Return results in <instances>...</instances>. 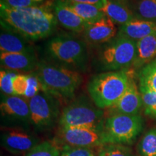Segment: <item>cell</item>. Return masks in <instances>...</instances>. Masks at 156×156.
I'll return each instance as SVG.
<instances>
[{"label": "cell", "mask_w": 156, "mask_h": 156, "mask_svg": "<svg viewBox=\"0 0 156 156\" xmlns=\"http://www.w3.org/2000/svg\"><path fill=\"white\" fill-rule=\"evenodd\" d=\"M51 5L15 9L0 3L1 25L21 35L28 41L40 40L49 36L57 25V20Z\"/></svg>", "instance_id": "1"}, {"label": "cell", "mask_w": 156, "mask_h": 156, "mask_svg": "<svg viewBox=\"0 0 156 156\" xmlns=\"http://www.w3.org/2000/svg\"><path fill=\"white\" fill-rule=\"evenodd\" d=\"M34 75L41 84L43 92L62 100L73 98L83 80L76 70L46 61L38 62Z\"/></svg>", "instance_id": "2"}, {"label": "cell", "mask_w": 156, "mask_h": 156, "mask_svg": "<svg viewBox=\"0 0 156 156\" xmlns=\"http://www.w3.org/2000/svg\"><path fill=\"white\" fill-rule=\"evenodd\" d=\"M132 79L126 69L98 74L90 80L87 92L98 108H109L124 95Z\"/></svg>", "instance_id": "3"}, {"label": "cell", "mask_w": 156, "mask_h": 156, "mask_svg": "<svg viewBox=\"0 0 156 156\" xmlns=\"http://www.w3.org/2000/svg\"><path fill=\"white\" fill-rule=\"evenodd\" d=\"M104 112L80 97L64 107L58 119L59 127H85L103 130Z\"/></svg>", "instance_id": "4"}, {"label": "cell", "mask_w": 156, "mask_h": 156, "mask_svg": "<svg viewBox=\"0 0 156 156\" xmlns=\"http://www.w3.org/2000/svg\"><path fill=\"white\" fill-rule=\"evenodd\" d=\"M144 128L140 115L115 114L106 118L103 136L106 144L132 145Z\"/></svg>", "instance_id": "5"}, {"label": "cell", "mask_w": 156, "mask_h": 156, "mask_svg": "<svg viewBox=\"0 0 156 156\" xmlns=\"http://www.w3.org/2000/svg\"><path fill=\"white\" fill-rule=\"evenodd\" d=\"M46 51L52 59L70 69H83L86 64V45L73 36L64 35L54 37L46 44Z\"/></svg>", "instance_id": "6"}, {"label": "cell", "mask_w": 156, "mask_h": 156, "mask_svg": "<svg viewBox=\"0 0 156 156\" xmlns=\"http://www.w3.org/2000/svg\"><path fill=\"white\" fill-rule=\"evenodd\" d=\"M30 122L37 131L53 127L60 114L58 99L45 92H40L28 100Z\"/></svg>", "instance_id": "7"}, {"label": "cell", "mask_w": 156, "mask_h": 156, "mask_svg": "<svg viewBox=\"0 0 156 156\" xmlns=\"http://www.w3.org/2000/svg\"><path fill=\"white\" fill-rule=\"evenodd\" d=\"M136 54V41L117 37L103 51L101 62L112 71L126 69L133 66Z\"/></svg>", "instance_id": "8"}, {"label": "cell", "mask_w": 156, "mask_h": 156, "mask_svg": "<svg viewBox=\"0 0 156 156\" xmlns=\"http://www.w3.org/2000/svg\"><path fill=\"white\" fill-rule=\"evenodd\" d=\"M54 142L59 148L69 146L93 149L106 145L103 130L85 127H59Z\"/></svg>", "instance_id": "9"}, {"label": "cell", "mask_w": 156, "mask_h": 156, "mask_svg": "<svg viewBox=\"0 0 156 156\" xmlns=\"http://www.w3.org/2000/svg\"><path fill=\"white\" fill-rule=\"evenodd\" d=\"M0 111L2 120L7 124V127L25 128L31 123L28 101L23 97L2 95Z\"/></svg>", "instance_id": "10"}, {"label": "cell", "mask_w": 156, "mask_h": 156, "mask_svg": "<svg viewBox=\"0 0 156 156\" xmlns=\"http://www.w3.org/2000/svg\"><path fill=\"white\" fill-rule=\"evenodd\" d=\"M2 145L13 154H21L33 149L40 140L31 132L22 127H7L1 133Z\"/></svg>", "instance_id": "11"}, {"label": "cell", "mask_w": 156, "mask_h": 156, "mask_svg": "<svg viewBox=\"0 0 156 156\" xmlns=\"http://www.w3.org/2000/svg\"><path fill=\"white\" fill-rule=\"evenodd\" d=\"M142 107L141 94L135 82L132 79L124 95L108 108L109 116L115 114L139 115Z\"/></svg>", "instance_id": "12"}, {"label": "cell", "mask_w": 156, "mask_h": 156, "mask_svg": "<svg viewBox=\"0 0 156 156\" xmlns=\"http://www.w3.org/2000/svg\"><path fill=\"white\" fill-rule=\"evenodd\" d=\"M54 12L57 22L64 28L73 32H83L86 30L89 25V23L78 16L64 3L63 0H56L54 5Z\"/></svg>", "instance_id": "13"}, {"label": "cell", "mask_w": 156, "mask_h": 156, "mask_svg": "<svg viewBox=\"0 0 156 156\" xmlns=\"http://www.w3.org/2000/svg\"><path fill=\"white\" fill-rule=\"evenodd\" d=\"M1 66L15 72H30L36 69L38 62L34 52L30 53H1Z\"/></svg>", "instance_id": "14"}, {"label": "cell", "mask_w": 156, "mask_h": 156, "mask_svg": "<svg viewBox=\"0 0 156 156\" xmlns=\"http://www.w3.org/2000/svg\"><path fill=\"white\" fill-rule=\"evenodd\" d=\"M116 24L107 17L98 22L89 24L85 30V38L93 44H103L108 42L116 36Z\"/></svg>", "instance_id": "15"}, {"label": "cell", "mask_w": 156, "mask_h": 156, "mask_svg": "<svg viewBox=\"0 0 156 156\" xmlns=\"http://www.w3.org/2000/svg\"><path fill=\"white\" fill-rule=\"evenodd\" d=\"M0 34L1 53H30L34 52L28 39L9 29L3 28Z\"/></svg>", "instance_id": "16"}, {"label": "cell", "mask_w": 156, "mask_h": 156, "mask_svg": "<svg viewBox=\"0 0 156 156\" xmlns=\"http://www.w3.org/2000/svg\"><path fill=\"white\" fill-rule=\"evenodd\" d=\"M155 33H156V23L134 18L130 22L121 25L117 37L138 41Z\"/></svg>", "instance_id": "17"}, {"label": "cell", "mask_w": 156, "mask_h": 156, "mask_svg": "<svg viewBox=\"0 0 156 156\" xmlns=\"http://www.w3.org/2000/svg\"><path fill=\"white\" fill-rule=\"evenodd\" d=\"M15 95L26 98L28 100L42 91V85L34 75L17 74L12 81Z\"/></svg>", "instance_id": "18"}, {"label": "cell", "mask_w": 156, "mask_h": 156, "mask_svg": "<svg viewBox=\"0 0 156 156\" xmlns=\"http://www.w3.org/2000/svg\"><path fill=\"white\" fill-rule=\"evenodd\" d=\"M156 58V33L136 41V58L132 67L139 69Z\"/></svg>", "instance_id": "19"}, {"label": "cell", "mask_w": 156, "mask_h": 156, "mask_svg": "<svg viewBox=\"0 0 156 156\" xmlns=\"http://www.w3.org/2000/svg\"><path fill=\"white\" fill-rule=\"evenodd\" d=\"M106 17L115 24L123 25L135 18L134 12L128 7L126 3L107 0V2L102 9Z\"/></svg>", "instance_id": "20"}, {"label": "cell", "mask_w": 156, "mask_h": 156, "mask_svg": "<svg viewBox=\"0 0 156 156\" xmlns=\"http://www.w3.org/2000/svg\"><path fill=\"white\" fill-rule=\"evenodd\" d=\"M63 1L78 16L80 17L89 24L96 23L106 17L102 9L98 8L96 6L89 5V4L73 2L67 0H63Z\"/></svg>", "instance_id": "21"}, {"label": "cell", "mask_w": 156, "mask_h": 156, "mask_svg": "<svg viewBox=\"0 0 156 156\" xmlns=\"http://www.w3.org/2000/svg\"><path fill=\"white\" fill-rule=\"evenodd\" d=\"M138 79L139 87L156 92V58L141 68Z\"/></svg>", "instance_id": "22"}, {"label": "cell", "mask_w": 156, "mask_h": 156, "mask_svg": "<svg viewBox=\"0 0 156 156\" xmlns=\"http://www.w3.org/2000/svg\"><path fill=\"white\" fill-rule=\"evenodd\" d=\"M134 15L136 19L156 23V0H140Z\"/></svg>", "instance_id": "23"}, {"label": "cell", "mask_w": 156, "mask_h": 156, "mask_svg": "<svg viewBox=\"0 0 156 156\" xmlns=\"http://www.w3.org/2000/svg\"><path fill=\"white\" fill-rule=\"evenodd\" d=\"M137 151L140 156H156V128H151L142 136Z\"/></svg>", "instance_id": "24"}, {"label": "cell", "mask_w": 156, "mask_h": 156, "mask_svg": "<svg viewBox=\"0 0 156 156\" xmlns=\"http://www.w3.org/2000/svg\"><path fill=\"white\" fill-rule=\"evenodd\" d=\"M61 150L55 142H40L25 154V156H60Z\"/></svg>", "instance_id": "25"}, {"label": "cell", "mask_w": 156, "mask_h": 156, "mask_svg": "<svg viewBox=\"0 0 156 156\" xmlns=\"http://www.w3.org/2000/svg\"><path fill=\"white\" fill-rule=\"evenodd\" d=\"M142 99L144 114L152 119H156V92L145 87H139Z\"/></svg>", "instance_id": "26"}, {"label": "cell", "mask_w": 156, "mask_h": 156, "mask_svg": "<svg viewBox=\"0 0 156 156\" xmlns=\"http://www.w3.org/2000/svg\"><path fill=\"white\" fill-rule=\"evenodd\" d=\"M97 156H135L126 145L106 144L98 147Z\"/></svg>", "instance_id": "27"}, {"label": "cell", "mask_w": 156, "mask_h": 156, "mask_svg": "<svg viewBox=\"0 0 156 156\" xmlns=\"http://www.w3.org/2000/svg\"><path fill=\"white\" fill-rule=\"evenodd\" d=\"M17 75V72L10 69H2L0 72V87L4 94L13 95L12 81L15 76Z\"/></svg>", "instance_id": "28"}, {"label": "cell", "mask_w": 156, "mask_h": 156, "mask_svg": "<svg viewBox=\"0 0 156 156\" xmlns=\"http://www.w3.org/2000/svg\"><path fill=\"white\" fill-rule=\"evenodd\" d=\"M60 156H97V153L93 148L64 146L60 148Z\"/></svg>", "instance_id": "29"}, {"label": "cell", "mask_w": 156, "mask_h": 156, "mask_svg": "<svg viewBox=\"0 0 156 156\" xmlns=\"http://www.w3.org/2000/svg\"><path fill=\"white\" fill-rule=\"evenodd\" d=\"M44 2H45V0H1V2L15 9L36 7L42 5Z\"/></svg>", "instance_id": "30"}, {"label": "cell", "mask_w": 156, "mask_h": 156, "mask_svg": "<svg viewBox=\"0 0 156 156\" xmlns=\"http://www.w3.org/2000/svg\"><path fill=\"white\" fill-rule=\"evenodd\" d=\"M67 1L73 2L77 3H83V4H89L98 7L102 9L104 6L106 5L107 0H67Z\"/></svg>", "instance_id": "31"}, {"label": "cell", "mask_w": 156, "mask_h": 156, "mask_svg": "<svg viewBox=\"0 0 156 156\" xmlns=\"http://www.w3.org/2000/svg\"><path fill=\"white\" fill-rule=\"evenodd\" d=\"M114 1L120 2H123V3H126V2L127 1V0H114Z\"/></svg>", "instance_id": "32"}]
</instances>
